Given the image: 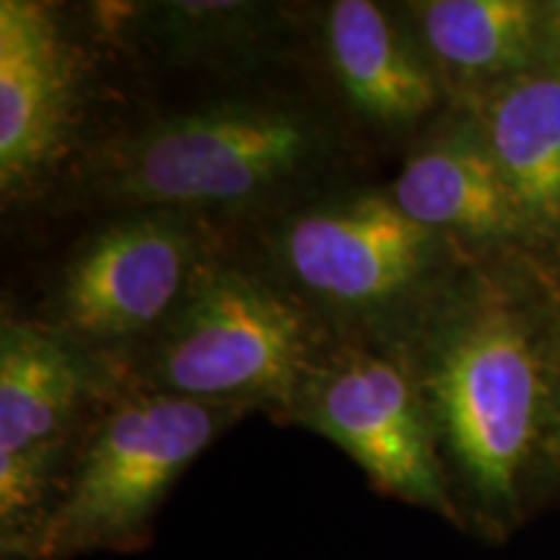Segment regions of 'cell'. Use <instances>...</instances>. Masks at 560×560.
<instances>
[{"instance_id": "obj_1", "label": "cell", "mask_w": 560, "mask_h": 560, "mask_svg": "<svg viewBox=\"0 0 560 560\" xmlns=\"http://www.w3.org/2000/svg\"><path fill=\"white\" fill-rule=\"evenodd\" d=\"M402 353L462 478L493 511L516 509L520 480L552 408L542 314L506 283L472 276L433 291Z\"/></svg>"}, {"instance_id": "obj_2", "label": "cell", "mask_w": 560, "mask_h": 560, "mask_svg": "<svg viewBox=\"0 0 560 560\" xmlns=\"http://www.w3.org/2000/svg\"><path fill=\"white\" fill-rule=\"evenodd\" d=\"M327 159L310 112L234 100L164 117L100 159V195L130 210L242 208L289 190Z\"/></svg>"}, {"instance_id": "obj_3", "label": "cell", "mask_w": 560, "mask_h": 560, "mask_svg": "<svg viewBox=\"0 0 560 560\" xmlns=\"http://www.w3.org/2000/svg\"><path fill=\"white\" fill-rule=\"evenodd\" d=\"M319 325L255 272L202 260L156 330L153 392L187 400L293 408L322 355Z\"/></svg>"}, {"instance_id": "obj_4", "label": "cell", "mask_w": 560, "mask_h": 560, "mask_svg": "<svg viewBox=\"0 0 560 560\" xmlns=\"http://www.w3.org/2000/svg\"><path fill=\"white\" fill-rule=\"evenodd\" d=\"M240 412L153 389L112 408L68 472L39 558L136 550L179 475Z\"/></svg>"}, {"instance_id": "obj_5", "label": "cell", "mask_w": 560, "mask_h": 560, "mask_svg": "<svg viewBox=\"0 0 560 560\" xmlns=\"http://www.w3.org/2000/svg\"><path fill=\"white\" fill-rule=\"evenodd\" d=\"M441 240L389 192H361L299 210L278 231L276 252L293 285L327 312L405 322L433 293Z\"/></svg>"}, {"instance_id": "obj_6", "label": "cell", "mask_w": 560, "mask_h": 560, "mask_svg": "<svg viewBox=\"0 0 560 560\" xmlns=\"http://www.w3.org/2000/svg\"><path fill=\"white\" fill-rule=\"evenodd\" d=\"M91 359L47 327H0V540L3 552L39 558L66 486V454L89 387Z\"/></svg>"}, {"instance_id": "obj_7", "label": "cell", "mask_w": 560, "mask_h": 560, "mask_svg": "<svg viewBox=\"0 0 560 560\" xmlns=\"http://www.w3.org/2000/svg\"><path fill=\"white\" fill-rule=\"evenodd\" d=\"M291 412L350 454L384 493L457 520L436 429L400 355L327 350Z\"/></svg>"}, {"instance_id": "obj_8", "label": "cell", "mask_w": 560, "mask_h": 560, "mask_svg": "<svg viewBox=\"0 0 560 560\" xmlns=\"http://www.w3.org/2000/svg\"><path fill=\"white\" fill-rule=\"evenodd\" d=\"M200 262L198 231L179 210H130L75 249L45 327L81 348L156 332Z\"/></svg>"}, {"instance_id": "obj_9", "label": "cell", "mask_w": 560, "mask_h": 560, "mask_svg": "<svg viewBox=\"0 0 560 560\" xmlns=\"http://www.w3.org/2000/svg\"><path fill=\"white\" fill-rule=\"evenodd\" d=\"M81 68L55 13L32 0L0 3V187L30 192L68 153L79 120Z\"/></svg>"}, {"instance_id": "obj_10", "label": "cell", "mask_w": 560, "mask_h": 560, "mask_svg": "<svg viewBox=\"0 0 560 560\" xmlns=\"http://www.w3.org/2000/svg\"><path fill=\"white\" fill-rule=\"evenodd\" d=\"M387 192L402 213L439 234L486 244L529 240L480 120L412 153Z\"/></svg>"}, {"instance_id": "obj_11", "label": "cell", "mask_w": 560, "mask_h": 560, "mask_svg": "<svg viewBox=\"0 0 560 560\" xmlns=\"http://www.w3.org/2000/svg\"><path fill=\"white\" fill-rule=\"evenodd\" d=\"M325 37L335 75L363 117L408 128L436 107V75L382 5L338 0L327 11Z\"/></svg>"}, {"instance_id": "obj_12", "label": "cell", "mask_w": 560, "mask_h": 560, "mask_svg": "<svg viewBox=\"0 0 560 560\" xmlns=\"http://www.w3.org/2000/svg\"><path fill=\"white\" fill-rule=\"evenodd\" d=\"M529 240L560 234V68L501 81L478 117Z\"/></svg>"}, {"instance_id": "obj_13", "label": "cell", "mask_w": 560, "mask_h": 560, "mask_svg": "<svg viewBox=\"0 0 560 560\" xmlns=\"http://www.w3.org/2000/svg\"><path fill=\"white\" fill-rule=\"evenodd\" d=\"M412 13L431 58L465 79H516L545 50V5L529 0H429Z\"/></svg>"}, {"instance_id": "obj_14", "label": "cell", "mask_w": 560, "mask_h": 560, "mask_svg": "<svg viewBox=\"0 0 560 560\" xmlns=\"http://www.w3.org/2000/svg\"><path fill=\"white\" fill-rule=\"evenodd\" d=\"M552 47L556 68H560V3L545 5V47Z\"/></svg>"}, {"instance_id": "obj_15", "label": "cell", "mask_w": 560, "mask_h": 560, "mask_svg": "<svg viewBox=\"0 0 560 560\" xmlns=\"http://www.w3.org/2000/svg\"><path fill=\"white\" fill-rule=\"evenodd\" d=\"M556 454L560 459V416H558V433H556Z\"/></svg>"}]
</instances>
